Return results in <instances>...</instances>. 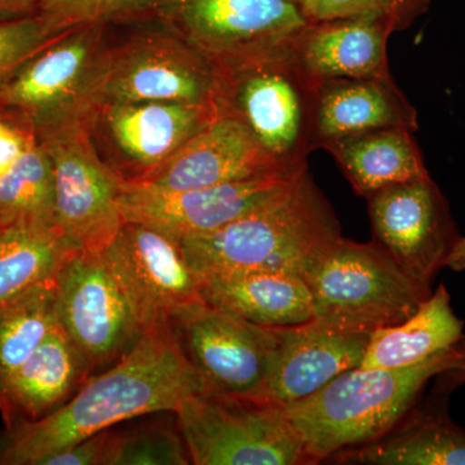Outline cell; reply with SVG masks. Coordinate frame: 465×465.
<instances>
[{
  "label": "cell",
  "mask_w": 465,
  "mask_h": 465,
  "mask_svg": "<svg viewBox=\"0 0 465 465\" xmlns=\"http://www.w3.org/2000/svg\"><path fill=\"white\" fill-rule=\"evenodd\" d=\"M33 140L32 134L0 112V176L24 154Z\"/></svg>",
  "instance_id": "obj_34"
},
{
  "label": "cell",
  "mask_w": 465,
  "mask_h": 465,
  "mask_svg": "<svg viewBox=\"0 0 465 465\" xmlns=\"http://www.w3.org/2000/svg\"><path fill=\"white\" fill-rule=\"evenodd\" d=\"M105 33V24H94L57 36L0 88V112L38 143L91 130L105 103L112 56Z\"/></svg>",
  "instance_id": "obj_4"
},
{
  "label": "cell",
  "mask_w": 465,
  "mask_h": 465,
  "mask_svg": "<svg viewBox=\"0 0 465 465\" xmlns=\"http://www.w3.org/2000/svg\"><path fill=\"white\" fill-rule=\"evenodd\" d=\"M54 182L47 150L33 140L0 176V231L54 228Z\"/></svg>",
  "instance_id": "obj_27"
},
{
  "label": "cell",
  "mask_w": 465,
  "mask_h": 465,
  "mask_svg": "<svg viewBox=\"0 0 465 465\" xmlns=\"http://www.w3.org/2000/svg\"><path fill=\"white\" fill-rule=\"evenodd\" d=\"M430 0H302L300 7L309 21L361 16L385 17L397 30L411 25L430 7Z\"/></svg>",
  "instance_id": "obj_31"
},
{
  "label": "cell",
  "mask_w": 465,
  "mask_h": 465,
  "mask_svg": "<svg viewBox=\"0 0 465 465\" xmlns=\"http://www.w3.org/2000/svg\"><path fill=\"white\" fill-rule=\"evenodd\" d=\"M173 327L210 390L264 399L277 348L275 327L249 322L204 302Z\"/></svg>",
  "instance_id": "obj_15"
},
{
  "label": "cell",
  "mask_w": 465,
  "mask_h": 465,
  "mask_svg": "<svg viewBox=\"0 0 465 465\" xmlns=\"http://www.w3.org/2000/svg\"><path fill=\"white\" fill-rule=\"evenodd\" d=\"M387 127L418 130V113L391 76L331 79L317 87L314 145Z\"/></svg>",
  "instance_id": "obj_21"
},
{
  "label": "cell",
  "mask_w": 465,
  "mask_h": 465,
  "mask_svg": "<svg viewBox=\"0 0 465 465\" xmlns=\"http://www.w3.org/2000/svg\"><path fill=\"white\" fill-rule=\"evenodd\" d=\"M396 30L388 18L372 15L311 21L291 50L316 87L331 79L391 76L387 45Z\"/></svg>",
  "instance_id": "obj_19"
},
{
  "label": "cell",
  "mask_w": 465,
  "mask_h": 465,
  "mask_svg": "<svg viewBox=\"0 0 465 465\" xmlns=\"http://www.w3.org/2000/svg\"><path fill=\"white\" fill-rule=\"evenodd\" d=\"M38 5L39 0H0V17L33 16Z\"/></svg>",
  "instance_id": "obj_35"
},
{
  "label": "cell",
  "mask_w": 465,
  "mask_h": 465,
  "mask_svg": "<svg viewBox=\"0 0 465 465\" xmlns=\"http://www.w3.org/2000/svg\"><path fill=\"white\" fill-rule=\"evenodd\" d=\"M277 348L264 399L286 406L316 393L336 376L360 367L371 333L351 332L318 321L275 327Z\"/></svg>",
  "instance_id": "obj_18"
},
{
  "label": "cell",
  "mask_w": 465,
  "mask_h": 465,
  "mask_svg": "<svg viewBox=\"0 0 465 465\" xmlns=\"http://www.w3.org/2000/svg\"><path fill=\"white\" fill-rule=\"evenodd\" d=\"M307 167L302 162L240 182L179 192L122 180L119 213L125 223L152 226L174 238L207 234L264 204Z\"/></svg>",
  "instance_id": "obj_13"
},
{
  "label": "cell",
  "mask_w": 465,
  "mask_h": 465,
  "mask_svg": "<svg viewBox=\"0 0 465 465\" xmlns=\"http://www.w3.org/2000/svg\"><path fill=\"white\" fill-rule=\"evenodd\" d=\"M101 256L143 332L173 326L203 302L200 275L167 232L124 222Z\"/></svg>",
  "instance_id": "obj_9"
},
{
  "label": "cell",
  "mask_w": 465,
  "mask_h": 465,
  "mask_svg": "<svg viewBox=\"0 0 465 465\" xmlns=\"http://www.w3.org/2000/svg\"><path fill=\"white\" fill-rule=\"evenodd\" d=\"M76 251L56 226L0 231V304L54 280Z\"/></svg>",
  "instance_id": "obj_26"
},
{
  "label": "cell",
  "mask_w": 465,
  "mask_h": 465,
  "mask_svg": "<svg viewBox=\"0 0 465 465\" xmlns=\"http://www.w3.org/2000/svg\"><path fill=\"white\" fill-rule=\"evenodd\" d=\"M369 202L374 242L416 283L430 289L460 237L432 177L399 183Z\"/></svg>",
  "instance_id": "obj_14"
},
{
  "label": "cell",
  "mask_w": 465,
  "mask_h": 465,
  "mask_svg": "<svg viewBox=\"0 0 465 465\" xmlns=\"http://www.w3.org/2000/svg\"><path fill=\"white\" fill-rule=\"evenodd\" d=\"M192 464L182 430L163 423L109 428L103 465Z\"/></svg>",
  "instance_id": "obj_29"
},
{
  "label": "cell",
  "mask_w": 465,
  "mask_h": 465,
  "mask_svg": "<svg viewBox=\"0 0 465 465\" xmlns=\"http://www.w3.org/2000/svg\"><path fill=\"white\" fill-rule=\"evenodd\" d=\"M39 145L52 162L58 231L76 250L101 252L124 224L121 177L101 157L90 128L67 131Z\"/></svg>",
  "instance_id": "obj_12"
},
{
  "label": "cell",
  "mask_w": 465,
  "mask_h": 465,
  "mask_svg": "<svg viewBox=\"0 0 465 465\" xmlns=\"http://www.w3.org/2000/svg\"><path fill=\"white\" fill-rule=\"evenodd\" d=\"M464 358L465 341L411 366L354 367L316 393L282 407L312 464L321 463L390 433L414 409L428 382Z\"/></svg>",
  "instance_id": "obj_3"
},
{
  "label": "cell",
  "mask_w": 465,
  "mask_h": 465,
  "mask_svg": "<svg viewBox=\"0 0 465 465\" xmlns=\"http://www.w3.org/2000/svg\"><path fill=\"white\" fill-rule=\"evenodd\" d=\"M56 38L45 33L36 15L0 21V88L18 67Z\"/></svg>",
  "instance_id": "obj_32"
},
{
  "label": "cell",
  "mask_w": 465,
  "mask_h": 465,
  "mask_svg": "<svg viewBox=\"0 0 465 465\" xmlns=\"http://www.w3.org/2000/svg\"><path fill=\"white\" fill-rule=\"evenodd\" d=\"M219 92L216 67L163 27L112 47L104 104L159 101L217 109Z\"/></svg>",
  "instance_id": "obj_11"
},
{
  "label": "cell",
  "mask_w": 465,
  "mask_h": 465,
  "mask_svg": "<svg viewBox=\"0 0 465 465\" xmlns=\"http://www.w3.org/2000/svg\"><path fill=\"white\" fill-rule=\"evenodd\" d=\"M217 113L213 106L159 101L104 104L91 134L108 148L106 163L134 183L176 154Z\"/></svg>",
  "instance_id": "obj_16"
},
{
  "label": "cell",
  "mask_w": 465,
  "mask_h": 465,
  "mask_svg": "<svg viewBox=\"0 0 465 465\" xmlns=\"http://www.w3.org/2000/svg\"><path fill=\"white\" fill-rule=\"evenodd\" d=\"M173 326L149 330L122 360L99 374L56 411L35 421L5 424L0 465H39L42 459L131 419L176 411L207 390Z\"/></svg>",
  "instance_id": "obj_1"
},
{
  "label": "cell",
  "mask_w": 465,
  "mask_h": 465,
  "mask_svg": "<svg viewBox=\"0 0 465 465\" xmlns=\"http://www.w3.org/2000/svg\"><path fill=\"white\" fill-rule=\"evenodd\" d=\"M57 326L54 280L0 304V375L23 363Z\"/></svg>",
  "instance_id": "obj_28"
},
{
  "label": "cell",
  "mask_w": 465,
  "mask_h": 465,
  "mask_svg": "<svg viewBox=\"0 0 465 465\" xmlns=\"http://www.w3.org/2000/svg\"><path fill=\"white\" fill-rule=\"evenodd\" d=\"M446 266L454 272L465 271V237H461V235L459 237L454 249L450 253Z\"/></svg>",
  "instance_id": "obj_37"
},
{
  "label": "cell",
  "mask_w": 465,
  "mask_h": 465,
  "mask_svg": "<svg viewBox=\"0 0 465 465\" xmlns=\"http://www.w3.org/2000/svg\"><path fill=\"white\" fill-rule=\"evenodd\" d=\"M464 341V322L452 311L449 291L440 284L403 322L371 333L360 367L411 366Z\"/></svg>",
  "instance_id": "obj_25"
},
{
  "label": "cell",
  "mask_w": 465,
  "mask_h": 465,
  "mask_svg": "<svg viewBox=\"0 0 465 465\" xmlns=\"http://www.w3.org/2000/svg\"><path fill=\"white\" fill-rule=\"evenodd\" d=\"M153 17L219 74L273 56L311 23L292 0H159Z\"/></svg>",
  "instance_id": "obj_7"
},
{
  "label": "cell",
  "mask_w": 465,
  "mask_h": 465,
  "mask_svg": "<svg viewBox=\"0 0 465 465\" xmlns=\"http://www.w3.org/2000/svg\"><path fill=\"white\" fill-rule=\"evenodd\" d=\"M406 127H387L323 143L354 191L366 200L378 192L430 176L423 154Z\"/></svg>",
  "instance_id": "obj_23"
},
{
  "label": "cell",
  "mask_w": 465,
  "mask_h": 465,
  "mask_svg": "<svg viewBox=\"0 0 465 465\" xmlns=\"http://www.w3.org/2000/svg\"><path fill=\"white\" fill-rule=\"evenodd\" d=\"M109 430L79 440L74 445L42 459L39 465H103Z\"/></svg>",
  "instance_id": "obj_33"
},
{
  "label": "cell",
  "mask_w": 465,
  "mask_h": 465,
  "mask_svg": "<svg viewBox=\"0 0 465 465\" xmlns=\"http://www.w3.org/2000/svg\"><path fill=\"white\" fill-rule=\"evenodd\" d=\"M204 304L265 327H287L313 320L308 281L278 272H238L201 278Z\"/></svg>",
  "instance_id": "obj_22"
},
{
  "label": "cell",
  "mask_w": 465,
  "mask_h": 465,
  "mask_svg": "<svg viewBox=\"0 0 465 465\" xmlns=\"http://www.w3.org/2000/svg\"><path fill=\"white\" fill-rule=\"evenodd\" d=\"M174 414L195 465L312 464L284 409L272 401L207 388Z\"/></svg>",
  "instance_id": "obj_6"
},
{
  "label": "cell",
  "mask_w": 465,
  "mask_h": 465,
  "mask_svg": "<svg viewBox=\"0 0 465 465\" xmlns=\"http://www.w3.org/2000/svg\"><path fill=\"white\" fill-rule=\"evenodd\" d=\"M439 378L442 390H448V388L452 390V388L465 384V358L460 361V363L455 369L442 372V374L439 375Z\"/></svg>",
  "instance_id": "obj_36"
},
{
  "label": "cell",
  "mask_w": 465,
  "mask_h": 465,
  "mask_svg": "<svg viewBox=\"0 0 465 465\" xmlns=\"http://www.w3.org/2000/svg\"><path fill=\"white\" fill-rule=\"evenodd\" d=\"M57 326L99 374L143 336L101 252L76 251L54 278Z\"/></svg>",
  "instance_id": "obj_10"
},
{
  "label": "cell",
  "mask_w": 465,
  "mask_h": 465,
  "mask_svg": "<svg viewBox=\"0 0 465 465\" xmlns=\"http://www.w3.org/2000/svg\"><path fill=\"white\" fill-rule=\"evenodd\" d=\"M292 2L299 3L300 5V2H302V0H292Z\"/></svg>",
  "instance_id": "obj_38"
},
{
  "label": "cell",
  "mask_w": 465,
  "mask_h": 465,
  "mask_svg": "<svg viewBox=\"0 0 465 465\" xmlns=\"http://www.w3.org/2000/svg\"><path fill=\"white\" fill-rule=\"evenodd\" d=\"M313 320L372 333L403 322L432 293L409 277L376 242L341 237L308 280Z\"/></svg>",
  "instance_id": "obj_5"
},
{
  "label": "cell",
  "mask_w": 465,
  "mask_h": 465,
  "mask_svg": "<svg viewBox=\"0 0 465 465\" xmlns=\"http://www.w3.org/2000/svg\"><path fill=\"white\" fill-rule=\"evenodd\" d=\"M341 237V223L307 167L247 215L215 232L176 240L201 278L278 272L308 281Z\"/></svg>",
  "instance_id": "obj_2"
},
{
  "label": "cell",
  "mask_w": 465,
  "mask_h": 465,
  "mask_svg": "<svg viewBox=\"0 0 465 465\" xmlns=\"http://www.w3.org/2000/svg\"><path fill=\"white\" fill-rule=\"evenodd\" d=\"M338 464L465 465V430L443 407L409 412L381 439L345 450L331 458Z\"/></svg>",
  "instance_id": "obj_24"
},
{
  "label": "cell",
  "mask_w": 465,
  "mask_h": 465,
  "mask_svg": "<svg viewBox=\"0 0 465 465\" xmlns=\"http://www.w3.org/2000/svg\"><path fill=\"white\" fill-rule=\"evenodd\" d=\"M299 163L302 162L284 163L274 158L241 119L219 112L176 154L134 183L158 191H192L262 176Z\"/></svg>",
  "instance_id": "obj_17"
},
{
  "label": "cell",
  "mask_w": 465,
  "mask_h": 465,
  "mask_svg": "<svg viewBox=\"0 0 465 465\" xmlns=\"http://www.w3.org/2000/svg\"><path fill=\"white\" fill-rule=\"evenodd\" d=\"M291 45L253 65L219 74L217 110L241 119L274 158L298 163L316 148L317 87L300 69Z\"/></svg>",
  "instance_id": "obj_8"
},
{
  "label": "cell",
  "mask_w": 465,
  "mask_h": 465,
  "mask_svg": "<svg viewBox=\"0 0 465 465\" xmlns=\"http://www.w3.org/2000/svg\"><path fill=\"white\" fill-rule=\"evenodd\" d=\"M159 0H39L36 17L50 38L94 24L153 17Z\"/></svg>",
  "instance_id": "obj_30"
},
{
  "label": "cell",
  "mask_w": 465,
  "mask_h": 465,
  "mask_svg": "<svg viewBox=\"0 0 465 465\" xmlns=\"http://www.w3.org/2000/svg\"><path fill=\"white\" fill-rule=\"evenodd\" d=\"M92 375L81 351L60 327H54L23 363L0 375V412L5 424L50 415Z\"/></svg>",
  "instance_id": "obj_20"
}]
</instances>
